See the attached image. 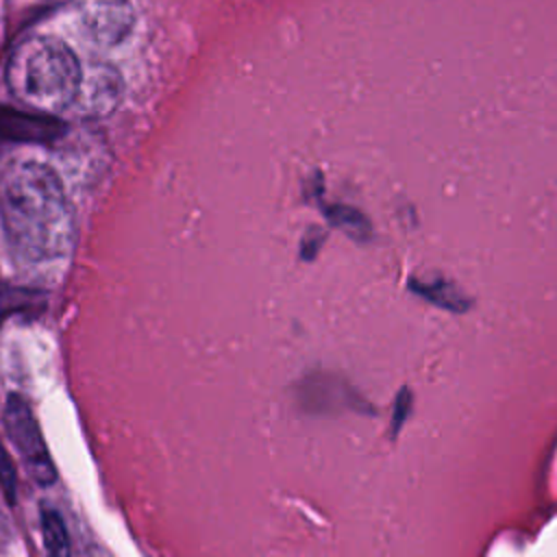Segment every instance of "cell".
I'll return each instance as SVG.
<instances>
[{"mask_svg": "<svg viewBox=\"0 0 557 557\" xmlns=\"http://www.w3.org/2000/svg\"><path fill=\"white\" fill-rule=\"evenodd\" d=\"M0 222L20 263L50 265L72 252L74 211L61 176L48 163L17 159L4 165Z\"/></svg>", "mask_w": 557, "mask_h": 557, "instance_id": "6da1fadb", "label": "cell"}, {"mask_svg": "<svg viewBox=\"0 0 557 557\" xmlns=\"http://www.w3.org/2000/svg\"><path fill=\"white\" fill-rule=\"evenodd\" d=\"M83 65L74 50L54 35H28L11 52L4 81L26 109L57 115L74 104Z\"/></svg>", "mask_w": 557, "mask_h": 557, "instance_id": "7a4b0ae2", "label": "cell"}, {"mask_svg": "<svg viewBox=\"0 0 557 557\" xmlns=\"http://www.w3.org/2000/svg\"><path fill=\"white\" fill-rule=\"evenodd\" d=\"M2 422H4L7 437L13 444L28 476L41 487L52 485L57 481V468L48 450L46 437L39 429V422L35 418V411L22 394L11 392L7 396L4 409H2Z\"/></svg>", "mask_w": 557, "mask_h": 557, "instance_id": "3957f363", "label": "cell"}, {"mask_svg": "<svg viewBox=\"0 0 557 557\" xmlns=\"http://www.w3.org/2000/svg\"><path fill=\"white\" fill-rule=\"evenodd\" d=\"M76 15L83 33L100 48L122 44L135 26L131 0H81Z\"/></svg>", "mask_w": 557, "mask_h": 557, "instance_id": "277c9868", "label": "cell"}, {"mask_svg": "<svg viewBox=\"0 0 557 557\" xmlns=\"http://www.w3.org/2000/svg\"><path fill=\"white\" fill-rule=\"evenodd\" d=\"M124 94V81L120 72L104 61H94L83 67L78 94L72 109L83 117H102L115 111Z\"/></svg>", "mask_w": 557, "mask_h": 557, "instance_id": "5b68a950", "label": "cell"}, {"mask_svg": "<svg viewBox=\"0 0 557 557\" xmlns=\"http://www.w3.org/2000/svg\"><path fill=\"white\" fill-rule=\"evenodd\" d=\"M67 126L41 111L0 107V141L15 144H52L65 135Z\"/></svg>", "mask_w": 557, "mask_h": 557, "instance_id": "8992f818", "label": "cell"}, {"mask_svg": "<svg viewBox=\"0 0 557 557\" xmlns=\"http://www.w3.org/2000/svg\"><path fill=\"white\" fill-rule=\"evenodd\" d=\"M39 529L46 548V557H70L72 555V540L67 524L59 509L50 505H41L39 509Z\"/></svg>", "mask_w": 557, "mask_h": 557, "instance_id": "52a82bcc", "label": "cell"}, {"mask_svg": "<svg viewBox=\"0 0 557 557\" xmlns=\"http://www.w3.org/2000/svg\"><path fill=\"white\" fill-rule=\"evenodd\" d=\"M0 490L9 503L17 500V472L4 444L0 442Z\"/></svg>", "mask_w": 557, "mask_h": 557, "instance_id": "ba28073f", "label": "cell"}]
</instances>
